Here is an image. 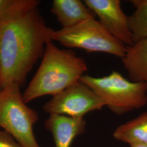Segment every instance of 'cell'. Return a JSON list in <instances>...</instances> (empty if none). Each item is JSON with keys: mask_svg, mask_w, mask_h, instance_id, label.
Here are the masks:
<instances>
[{"mask_svg": "<svg viewBox=\"0 0 147 147\" xmlns=\"http://www.w3.org/2000/svg\"><path fill=\"white\" fill-rule=\"evenodd\" d=\"M80 81L93 90L117 115H123L147 105L146 84L130 81L117 71L100 78L85 74Z\"/></svg>", "mask_w": 147, "mask_h": 147, "instance_id": "3957f363", "label": "cell"}, {"mask_svg": "<svg viewBox=\"0 0 147 147\" xmlns=\"http://www.w3.org/2000/svg\"><path fill=\"white\" fill-rule=\"evenodd\" d=\"M113 135L117 140L129 145L133 143L147 144V111L118 126Z\"/></svg>", "mask_w": 147, "mask_h": 147, "instance_id": "8fae6325", "label": "cell"}, {"mask_svg": "<svg viewBox=\"0 0 147 147\" xmlns=\"http://www.w3.org/2000/svg\"><path fill=\"white\" fill-rule=\"evenodd\" d=\"M51 11L56 17L62 28L75 26L92 19L95 14L80 0H54Z\"/></svg>", "mask_w": 147, "mask_h": 147, "instance_id": "9c48e42d", "label": "cell"}, {"mask_svg": "<svg viewBox=\"0 0 147 147\" xmlns=\"http://www.w3.org/2000/svg\"><path fill=\"white\" fill-rule=\"evenodd\" d=\"M55 40L68 48H79L88 53H104L119 58L124 56L126 45L112 36L95 19L75 26L54 31Z\"/></svg>", "mask_w": 147, "mask_h": 147, "instance_id": "5b68a950", "label": "cell"}, {"mask_svg": "<svg viewBox=\"0 0 147 147\" xmlns=\"http://www.w3.org/2000/svg\"><path fill=\"white\" fill-rule=\"evenodd\" d=\"M84 2L98 17V21L112 36L126 46L134 44L129 16L122 10L121 1L84 0Z\"/></svg>", "mask_w": 147, "mask_h": 147, "instance_id": "52a82bcc", "label": "cell"}, {"mask_svg": "<svg viewBox=\"0 0 147 147\" xmlns=\"http://www.w3.org/2000/svg\"><path fill=\"white\" fill-rule=\"evenodd\" d=\"M135 11L129 16V22L134 42L147 38V0H130Z\"/></svg>", "mask_w": 147, "mask_h": 147, "instance_id": "7c38bea8", "label": "cell"}, {"mask_svg": "<svg viewBox=\"0 0 147 147\" xmlns=\"http://www.w3.org/2000/svg\"><path fill=\"white\" fill-rule=\"evenodd\" d=\"M39 0H0V21L38 7Z\"/></svg>", "mask_w": 147, "mask_h": 147, "instance_id": "4fadbf2b", "label": "cell"}, {"mask_svg": "<svg viewBox=\"0 0 147 147\" xmlns=\"http://www.w3.org/2000/svg\"><path fill=\"white\" fill-rule=\"evenodd\" d=\"M20 87L12 84L0 88V127L24 147H40L33 131L38 113L27 106Z\"/></svg>", "mask_w": 147, "mask_h": 147, "instance_id": "277c9868", "label": "cell"}, {"mask_svg": "<svg viewBox=\"0 0 147 147\" xmlns=\"http://www.w3.org/2000/svg\"><path fill=\"white\" fill-rule=\"evenodd\" d=\"M0 147H24L8 132L0 129Z\"/></svg>", "mask_w": 147, "mask_h": 147, "instance_id": "5bb4252c", "label": "cell"}, {"mask_svg": "<svg viewBox=\"0 0 147 147\" xmlns=\"http://www.w3.org/2000/svg\"><path fill=\"white\" fill-rule=\"evenodd\" d=\"M54 31L38 7L0 21V88L24 83Z\"/></svg>", "mask_w": 147, "mask_h": 147, "instance_id": "6da1fadb", "label": "cell"}, {"mask_svg": "<svg viewBox=\"0 0 147 147\" xmlns=\"http://www.w3.org/2000/svg\"><path fill=\"white\" fill-rule=\"evenodd\" d=\"M105 106L93 90L79 81L53 96L43 105L42 110L50 115L82 118L89 112L100 110Z\"/></svg>", "mask_w": 147, "mask_h": 147, "instance_id": "8992f818", "label": "cell"}, {"mask_svg": "<svg viewBox=\"0 0 147 147\" xmlns=\"http://www.w3.org/2000/svg\"><path fill=\"white\" fill-rule=\"evenodd\" d=\"M53 42L46 44L40 65L22 94L26 104L61 92L79 82L88 70L84 58L71 50L59 49Z\"/></svg>", "mask_w": 147, "mask_h": 147, "instance_id": "7a4b0ae2", "label": "cell"}, {"mask_svg": "<svg viewBox=\"0 0 147 147\" xmlns=\"http://www.w3.org/2000/svg\"><path fill=\"white\" fill-rule=\"evenodd\" d=\"M130 147H147V144L143 143H133L130 145Z\"/></svg>", "mask_w": 147, "mask_h": 147, "instance_id": "9a60e30c", "label": "cell"}, {"mask_svg": "<svg viewBox=\"0 0 147 147\" xmlns=\"http://www.w3.org/2000/svg\"><path fill=\"white\" fill-rule=\"evenodd\" d=\"M121 59L130 81L144 84L147 89V38L126 46Z\"/></svg>", "mask_w": 147, "mask_h": 147, "instance_id": "30bf717a", "label": "cell"}, {"mask_svg": "<svg viewBox=\"0 0 147 147\" xmlns=\"http://www.w3.org/2000/svg\"><path fill=\"white\" fill-rule=\"evenodd\" d=\"M44 127L51 133L55 147H71L74 139L86 131V122L84 117L51 114Z\"/></svg>", "mask_w": 147, "mask_h": 147, "instance_id": "ba28073f", "label": "cell"}]
</instances>
